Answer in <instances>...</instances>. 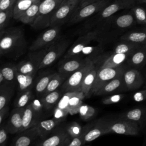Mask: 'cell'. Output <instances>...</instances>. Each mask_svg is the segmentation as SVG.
<instances>
[{"label":"cell","mask_w":146,"mask_h":146,"mask_svg":"<svg viewBox=\"0 0 146 146\" xmlns=\"http://www.w3.org/2000/svg\"><path fill=\"white\" fill-rule=\"evenodd\" d=\"M0 54L5 55L14 53L26 45L23 30L19 27H11L1 31Z\"/></svg>","instance_id":"cell-1"},{"label":"cell","mask_w":146,"mask_h":146,"mask_svg":"<svg viewBox=\"0 0 146 146\" xmlns=\"http://www.w3.org/2000/svg\"><path fill=\"white\" fill-rule=\"evenodd\" d=\"M63 0H42L38 15L31 27L36 30L50 27L51 18Z\"/></svg>","instance_id":"cell-2"},{"label":"cell","mask_w":146,"mask_h":146,"mask_svg":"<svg viewBox=\"0 0 146 146\" xmlns=\"http://www.w3.org/2000/svg\"><path fill=\"white\" fill-rule=\"evenodd\" d=\"M106 128L107 133H113L130 136L138 135L141 131L137 123L121 118L106 122Z\"/></svg>","instance_id":"cell-3"},{"label":"cell","mask_w":146,"mask_h":146,"mask_svg":"<svg viewBox=\"0 0 146 146\" xmlns=\"http://www.w3.org/2000/svg\"><path fill=\"white\" fill-rule=\"evenodd\" d=\"M48 47L38 51H33L29 54L27 59L23 60L16 65L18 72L24 74L34 75L39 70L40 64Z\"/></svg>","instance_id":"cell-4"},{"label":"cell","mask_w":146,"mask_h":146,"mask_svg":"<svg viewBox=\"0 0 146 146\" xmlns=\"http://www.w3.org/2000/svg\"><path fill=\"white\" fill-rule=\"evenodd\" d=\"M80 0H63L53 14L50 27L61 26L70 19L78 8Z\"/></svg>","instance_id":"cell-5"},{"label":"cell","mask_w":146,"mask_h":146,"mask_svg":"<svg viewBox=\"0 0 146 146\" xmlns=\"http://www.w3.org/2000/svg\"><path fill=\"white\" fill-rule=\"evenodd\" d=\"M94 65L92 60L90 59L85 64L75 71L63 83L62 87L66 92H79L81 91L82 81L88 71Z\"/></svg>","instance_id":"cell-6"},{"label":"cell","mask_w":146,"mask_h":146,"mask_svg":"<svg viewBox=\"0 0 146 146\" xmlns=\"http://www.w3.org/2000/svg\"><path fill=\"white\" fill-rule=\"evenodd\" d=\"M60 33V26H51L42 33L29 47L31 52L49 47L56 41Z\"/></svg>","instance_id":"cell-7"},{"label":"cell","mask_w":146,"mask_h":146,"mask_svg":"<svg viewBox=\"0 0 146 146\" xmlns=\"http://www.w3.org/2000/svg\"><path fill=\"white\" fill-rule=\"evenodd\" d=\"M127 67L122 64L116 67L100 68L98 70L95 84L92 90V94H94L106 83L123 74Z\"/></svg>","instance_id":"cell-8"},{"label":"cell","mask_w":146,"mask_h":146,"mask_svg":"<svg viewBox=\"0 0 146 146\" xmlns=\"http://www.w3.org/2000/svg\"><path fill=\"white\" fill-rule=\"evenodd\" d=\"M107 4V1L102 0L92 2L83 6H80V7L77 8L74 12L70 18L69 22L71 24L78 23L93 14L99 12Z\"/></svg>","instance_id":"cell-9"},{"label":"cell","mask_w":146,"mask_h":146,"mask_svg":"<svg viewBox=\"0 0 146 146\" xmlns=\"http://www.w3.org/2000/svg\"><path fill=\"white\" fill-rule=\"evenodd\" d=\"M70 40L64 39L56 41L50 46L42 59L39 66V69L51 64L54 61L59 58L67 50L70 44Z\"/></svg>","instance_id":"cell-10"},{"label":"cell","mask_w":146,"mask_h":146,"mask_svg":"<svg viewBox=\"0 0 146 146\" xmlns=\"http://www.w3.org/2000/svg\"><path fill=\"white\" fill-rule=\"evenodd\" d=\"M123 76L127 91L139 89L145 83V78L136 68H127L123 73Z\"/></svg>","instance_id":"cell-11"},{"label":"cell","mask_w":146,"mask_h":146,"mask_svg":"<svg viewBox=\"0 0 146 146\" xmlns=\"http://www.w3.org/2000/svg\"><path fill=\"white\" fill-rule=\"evenodd\" d=\"M71 137L68 135L66 128H60L54 130L47 138L40 141L37 145L39 146H57L67 145Z\"/></svg>","instance_id":"cell-12"},{"label":"cell","mask_w":146,"mask_h":146,"mask_svg":"<svg viewBox=\"0 0 146 146\" xmlns=\"http://www.w3.org/2000/svg\"><path fill=\"white\" fill-rule=\"evenodd\" d=\"M97 36V31H91L80 36L68 50L64 58H70L80 54L84 47L87 46L92 40L96 39Z\"/></svg>","instance_id":"cell-13"},{"label":"cell","mask_w":146,"mask_h":146,"mask_svg":"<svg viewBox=\"0 0 146 146\" xmlns=\"http://www.w3.org/2000/svg\"><path fill=\"white\" fill-rule=\"evenodd\" d=\"M123 75L119 76L104 84L95 94L96 96L104 95L113 92L127 91Z\"/></svg>","instance_id":"cell-14"},{"label":"cell","mask_w":146,"mask_h":146,"mask_svg":"<svg viewBox=\"0 0 146 146\" xmlns=\"http://www.w3.org/2000/svg\"><path fill=\"white\" fill-rule=\"evenodd\" d=\"M25 107H15L10 113L9 119L5 126L8 133L21 132L22 129V117Z\"/></svg>","instance_id":"cell-15"},{"label":"cell","mask_w":146,"mask_h":146,"mask_svg":"<svg viewBox=\"0 0 146 146\" xmlns=\"http://www.w3.org/2000/svg\"><path fill=\"white\" fill-rule=\"evenodd\" d=\"M119 118L129 120L138 124L141 130L146 128V106L137 107L120 115Z\"/></svg>","instance_id":"cell-16"},{"label":"cell","mask_w":146,"mask_h":146,"mask_svg":"<svg viewBox=\"0 0 146 146\" xmlns=\"http://www.w3.org/2000/svg\"><path fill=\"white\" fill-rule=\"evenodd\" d=\"M106 133V122L99 121L91 127H87V128H84L80 137H82L84 143H86L91 142Z\"/></svg>","instance_id":"cell-17"},{"label":"cell","mask_w":146,"mask_h":146,"mask_svg":"<svg viewBox=\"0 0 146 146\" xmlns=\"http://www.w3.org/2000/svg\"><path fill=\"white\" fill-rule=\"evenodd\" d=\"M39 136V134L36 125L20 132L13 141L14 146H28L35 139Z\"/></svg>","instance_id":"cell-18"},{"label":"cell","mask_w":146,"mask_h":146,"mask_svg":"<svg viewBox=\"0 0 146 146\" xmlns=\"http://www.w3.org/2000/svg\"><path fill=\"white\" fill-rule=\"evenodd\" d=\"M126 63L131 68L138 70L143 68L146 64V44H142L130 55Z\"/></svg>","instance_id":"cell-19"},{"label":"cell","mask_w":146,"mask_h":146,"mask_svg":"<svg viewBox=\"0 0 146 146\" xmlns=\"http://www.w3.org/2000/svg\"><path fill=\"white\" fill-rule=\"evenodd\" d=\"M120 39L140 44H146V26L128 31L121 36Z\"/></svg>","instance_id":"cell-20"},{"label":"cell","mask_w":146,"mask_h":146,"mask_svg":"<svg viewBox=\"0 0 146 146\" xmlns=\"http://www.w3.org/2000/svg\"><path fill=\"white\" fill-rule=\"evenodd\" d=\"M63 119L54 117L51 119L39 121L36 126L39 136L42 139H45L54 130L55 128L62 121Z\"/></svg>","instance_id":"cell-21"},{"label":"cell","mask_w":146,"mask_h":146,"mask_svg":"<svg viewBox=\"0 0 146 146\" xmlns=\"http://www.w3.org/2000/svg\"><path fill=\"white\" fill-rule=\"evenodd\" d=\"M90 59H72L63 63L59 68V73L65 78L85 64Z\"/></svg>","instance_id":"cell-22"},{"label":"cell","mask_w":146,"mask_h":146,"mask_svg":"<svg viewBox=\"0 0 146 146\" xmlns=\"http://www.w3.org/2000/svg\"><path fill=\"white\" fill-rule=\"evenodd\" d=\"M132 6L124 0H116L108 6H106L99 11L101 18H108L120 10L131 8Z\"/></svg>","instance_id":"cell-23"},{"label":"cell","mask_w":146,"mask_h":146,"mask_svg":"<svg viewBox=\"0 0 146 146\" xmlns=\"http://www.w3.org/2000/svg\"><path fill=\"white\" fill-rule=\"evenodd\" d=\"M98 70L95 65L88 71L85 75L81 86V91L86 98H88L92 94V90L95 84Z\"/></svg>","instance_id":"cell-24"},{"label":"cell","mask_w":146,"mask_h":146,"mask_svg":"<svg viewBox=\"0 0 146 146\" xmlns=\"http://www.w3.org/2000/svg\"><path fill=\"white\" fill-rule=\"evenodd\" d=\"M38 115L39 113L34 110L31 103L25 107L22 117V132L36 125L39 121L37 120Z\"/></svg>","instance_id":"cell-25"},{"label":"cell","mask_w":146,"mask_h":146,"mask_svg":"<svg viewBox=\"0 0 146 146\" xmlns=\"http://www.w3.org/2000/svg\"><path fill=\"white\" fill-rule=\"evenodd\" d=\"M41 1L42 0H38L34 2L18 21L31 26L38 15Z\"/></svg>","instance_id":"cell-26"},{"label":"cell","mask_w":146,"mask_h":146,"mask_svg":"<svg viewBox=\"0 0 146 146\" xmlns=\"http://www.w3.org/2000/svg\"><path fill=\"white\" fill-rule=\"evenodd\" d=\"M74 92H66L60 98L54 111V117L63 119L68 113V103Z\"/></svg>","instance_id":"cell-27"},{"label":"cell","mask_w":146,"mask_h":146,"mask_svg":"<svg viewBox=\"0 0 146 146\" xmlns=\"http://www.w3.org/2000/svg\"><path fill=\"white\" fill-rule=\"evenodd\" d=\"M114 24L119 29H127L134 27L137 23L133 13L130 10L129 12L116 17Z\"/></svg>","instance_id":"cell-28"},{"label":"cell","mask_w":146,"mask_h":146,"mask_svg":"<svg viewBox=\"0 0 146 146\" xmlns=\"http://www.w3.org/2000/svg\"><path fill=\"white\" fill-rule=\"evenodd\" d=\"M35 75H24L17 72V82L18 84L19 95L27 90H31L34 83Z\"/></svg>","instance_id":"cell-29"},{"label":"cell","mask_w":146,"mask_h":146,"mask_svg":"<svg viewBox=\"0 0 146 146\" xmlns=\"http://www.w3.org/2000/svg\"><path fill=\"white\" fill-rule=\"evenodd\" d=\"M129 55L126 54L113 53L103 63L100 68L116 67L120 66L127 62Z\"/></svg>","instance_id":"cell-30"},{"label":"cell","mask_w":146,"mask_h":146,"mask_svg":"<svg viewBox=\"0 0 146 146\" xmlns=\"http://www.w3.org/2000/svg\"><path fill=\"white\" fill-rule=\"evenodd\" d=\"M84 97L82 91L73 92L68 103V113L70 115L78 113L79 108L82 105V100Z\"/></svg>","instance_id":"cell-31"},{"label":"cell","mask_w":146,"mask_h":146,"mask_svg":"<svg viewBox=\"0 0 146 146\" xmlns=\"http://www.w3.org/2000/svg\"><path fill=\"white\" fill-rule=\"evenodd\" d=\"M14 92V88L11 85L5 83L0 85V110L8 106Z\"/></svg>","instance_id":"cell-32"},{"label":"cell","mask_w":146,"mask_h":146,"mask_svg":"<svg viewBox=\"0 0 146 146\" xmlns=\"http://www.w3.org/2000/svg\"><path fill=\"white\" fill-rule=\"evenodd\" d=\"M121 41L122 42L116 45L114 48L113 53L126 54L130 55L142 45L128 41Z\"/></svg>","instance_id":"cell-33"},{"label":"cell","mask_w":146,"mask_h":146,"mask_svg":"<svg viewBox=\"0 0 146 146\" xmlns=\"http://www.w3.org/2000/svg\"><path fill=\"white\" fill-rule=\"evenodd\" d=\"M34 2L31 0H17L13 8V18L18 20Z\"/></svg>","instance_id":"cell-34"},{"label":"cell","mask_w":146,"mask_h":146,"mask_svg":"<svg viewBox=\"0 0 146 146\" xmlns=\"http://www.w3.org/2000/svg\"><path fill=\"white\" fill-rule=\"evenodd\" d=\"M133 13L137 25L146 26V7L141 4H135L130 10Z\"/></svg>","instance_id":"cell-35"},{"label":"cell","mask_w":146,"mask_h":146,"mask_svg":"<svg viewBox=\"0 0 146 146\" xmlns=\"http://www.w3.org/2000/svg\"><path fill=\"white\" fill-rule=\"evenodd\" d=\"M1 72L3 74L6 82H13L15 80H17L18 71L16 65H4L1 68Z\"/></svg>","instance_id":"cell-36"},{"label":"cell","mask_w":146,"mask_h":146,"mask_svg":"<svg viewBox=\"0 0 146 146\" xmlns=\"http://www.w3.org/2000/svg\"><path fill=\"white\" fill-rule=\"evenodd\" d=\"M60 96V92L57 90H55L46 95L41 100L44 108L46 109L50 108L58 101Z\"/></svg>","instance_id":"cell-37"},{"label":"cell","mask_w":146,"mask_h":146,"mask_svg":"<svg viewBox=\"0 0 146 146\" xmlns=\"http://www.w3.org/2000/svg\"><path fill=\"white\" fill-rule=\"evenodd\" d=\"M65 78L62 76L60 74L55 73L50 80L48 86L44 92L45 95L48 94V93L54 91L56 90V88L61 84V83L63 82Z\"/></svg>","instance_id":"cell-38"},{"label":"cell","mask_w":146,"mask_h":146,"mask_svg":"<svg viewBox=\"0 0 146 146\" xmlns=\"http://www.w3.org/2000/svg\"><path fill=\"white\" fill-rule=\"evenodd\" d=\"M13 8L0 10V31L6 29L10 19L13 18Z\"/></svg>","instance_id":"cell-39"},{"label":"cell","mask_w":146,"mask_h":146,"mask_svg":"<svg viewBox=\"0 0 146 146\" xmlns=\"http://www.w3.org/2000/svg\"><path fill=\"white\" fill-rule=\"evenodd\" d=\"M95 109L87 104H82L78 112L81 119L84 120H88L91 119L95 115Z\"/></svg>","instance_id":"cell-40"},{"label":"cell","mask_w":146,"mask_h":146,"mask_svg":"<svg viewBox=\"0 0 146 146\" xmlns=\"http://www.w3.org/2000/svg\"><path fill=\"white\" fill-rule=\"evenodd\" d=\"M54 74H47L42 77L35 85V91L37 93H43L46 90L48 84Z\"/></svg>","instance_id":"cell-41"},{"label":"cell","mask_w":146,"mask_h":146,"mask_svg":"<svg viewBox=\"0 0 146 146\" xmlns=\"http://www.w3.org/2000/svg\"><path fill=\"white\" fill-rule=\"evenodd\" d=\"M31 90H27L19 95L15 103V107L22 108L25 107L26 104L29 103V100L31 98Z\"/></svg>","instance_id":"cell-42"},{"label":"cell","mask_w":146,"mask_h":146,"mask_svg":"<svg viewBox=\"0 0 146 146\" xmlns=\"http://www.w3.org/2000/svg\"><path fill=\"white\" fill-rule=\"evenodd\" d=\"M67 131L68 135L71 137H78L81 136L83 129L80 125L76 122H72L66 128Z\"/></svg>","instance_id":"cell-43"},{"label":"cell","mask_w":146,"mask_h":146,"mask_svg":"<svg viewBox=\"0 0 146 146\" xmlns=\"http://www.w3.org/2000/svg\"><path fill=\"white\" fill-rule=\"evenodd\" d=\"M124 96H125V95L123 94H115L111 96H108L104 99L102 101V103L104 104H112L116 103L121 101L124 98Z\"/></svg>","instance_id":"cell-44"},{"label":"cell","mask_w":146,"mask_h":146,"mask_svg":"<svg viewBox=\"0 0 146 146\" xmlns=\"http://www.w3.org/2000/svg\"><path fill=\"white\" fill-rule=\"evenodd\" d=\"M133 99L136 102H141L146 100V88L136 92L133 95Z\"/></svg>","instance_id":"cell-45"},{"label":"cell","mask_w":146,"mask_h":146,"mask_svg":"<svg viewBox=\"0 0 146 146\" xmlns=\"http://www.w3.org/2000/svg\"><path fill=\"white\" fill-rule=\"evenodd\" d=\"M17 0H0V10H5L13 7Z\"/></svg>","instance_id":"cell-46"},{"label":"cell","mask_w":146,"mask_h":146,"mask_svg":"<svg viewBox=\"0 0 146 146\" xmlns=\"http://www.w3.org/2000/svg\"><path fill=\"white\" fill-rule=\"evenodd\" d=\"M84 144L82 137H74L70 139L67 146H80Z\"/></svg>","instance_id":"cell-47"},{"label":"cell","mask_w":146,"mask_h":146,"mask_svg":"<svg viewBox=\"0 0 146 146\" xmlns=\"http://www.w3.org/2000/svg\"><path fill=\"white\" fill-rule=\"evenodd\" d=\"M31 103L32 104V106H33L34 110L39 113L41 112L42 108L44 107L43 104L42 102V100L35 99L33 102H31Z\"/></svg>","instance_id":"cell-48"},{"label":"cell","mask_w":146,"mask_h":146,"mask_svg":"<svg viewBox=\"0 0 146 146\" xmlns=\"http://www.w3.org/2000/svg\"><path fill=\"white\" fill-rule=\"evenodd\" d=\"M7 131L6 130L5 127H1L0 130V145L1 146L5 145V143L6 142L7 138Z\"/></svg>","instance_id":"cell-49"},{"label":"cell","mask_w":146,"mask_h":146,"mask_svg":"<svg viewBox=\"0 0 146 146\" xmlns=\"http://www.w3.org/2000/svg\"><path fill=\"white\" fill-rule=\"evenodd\" d=\"M96 47L87 46L83 49V50L80 53L88 55V54H91L94 52H96Z\"/></svg>","instance_id":"cell-50"},{"label":"cell","mask_w":146,"mask_h":146,"mask_svg":"<svg viewBox=\"0 0 146 146\" xmlns=\"http://www.w3.org/2000/svg\"><path fill=\"white\" fill-rule=\"evenodd\" d=\"M8 110H9L8 106H6V107L3 108L2 109L0 110V124L1 125H2L3 120L5 119V117L7 115Z\"/></svg>","instance_id":"cell-51"},{"label":"cell","mask_w":146,"mask_h":146,"mask_svg":"<svg viewBox=\"0 0 146 146\" xmlns=\"http://www.w3.org/2000/svg\"><path fill=\"white\" fill-rule=\"evenodd\" d=\"M100 1H102V0H85L84 1L82 2L81 6H85L87 4H89V3H92V2Z\"/></svg>","instance_id":"cell-52"},{"label":"cell","mask_w":146,"mask_h":146,"mask_svg":"<svg viewBox=\"0 0 146 146\" xmlns=\"http://www.w3.org/2000/svg\"><path fill=\"white\" fill-rule=\"evenodd\" d=\"M125 2H126L127 3L130 5L132 7L134 6L136 4V0H124Z\"/></svg>","instance_id":"cell-53"},{"label":"cell","mask_w":146,"mask_h":146,"mask_svg":"<svg viewBox=\"0 0 146 146\" xmlns=\"http://www.w3.org/2000/svg\"><path fill=\"white\" fill-rule=\"evenodd\" d=\"M136 4H141L146 7V0H136Z\"/></svg>","instance_id":"cell-54"},{"label":"cell","mask_w":146,"mask_h":146,"mask_svg":"<svg viewBox=\"0 0 146 146\" xmlns=\"http://www.w3.org/2000/svg\"><path fill=\"white\" fill-rule=\"evenodd\" d=\"M144 88H146V79H145V84H144Z\"/></svg>","instance_id":"cell-55"},{"label":"cell","mask_w":146,"mask_h":146,"mask_svg":"<svg viewBox=\"0 0 146 146\" xmlns=\"http://www.w3.org/2000/svg\"><path fill=\"white\" fill-rule=\"evenodd\" d=\"M85 1V0H81V1H82V2H83V1Z\"/></svg>","instance_id":"cell-56"},{"label":"cell","mask_w":146,"mask_h":146,"mask_svg":"<svg viewBox=\"0 0 146 146\" xmlns=\"http://www.w3.org/2000/svg\"><path fill=\"white\" fill-rule=\"evenodd\" d=\"M31 1H38V0H31Z\"/></svg>","instance_id":"cell-57"}]
</instances>
